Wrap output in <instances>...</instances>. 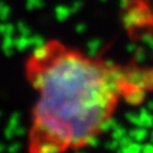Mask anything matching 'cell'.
I'll return each instance as SVG.
<instances>
[{"mask_svg":"<svg viewBox=\"0 0 153 153\" xmlns=\"http://www.w3.org/2000/svg\"><path fill=\"white\" fill-rule=\"evenodd\" d=\"M25 77L36 94L27 139L36 153L87 148L122 105H141L153 94V64L110 60L57 39L28 56Z\"/></svg>","mask_w":153,"mask_h":153,"instance_id":"1","label":"cell"}]
</instances>
